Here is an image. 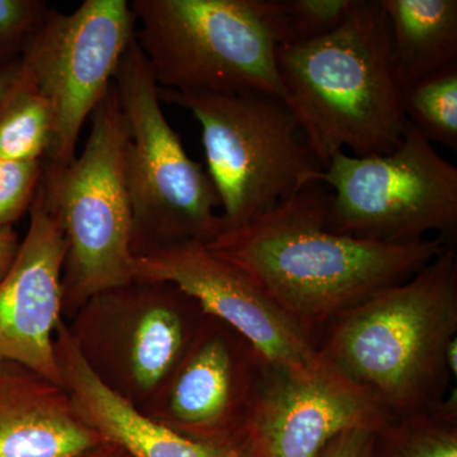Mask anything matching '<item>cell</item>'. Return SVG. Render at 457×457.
Segmentation results:
<instances>
[{"label":"cell","instance_id":"cell-1","mask_svg":"<svg viewBox=\"0 0 457 457\" xmlns=\"http://www.w3.org/2000/svg\"><path fill=\"white\" fill-rule=\"evenodd\" d=\"M330 198L328 186L314 183L206 245L315 338L343 312L413 278L450 243L436 237L386 245L333 233L326 225Z\"/></svg>","mask_w":457,"mask_h":457},{"label":"cell","instance_id":"cell-2","mask_svg":"<svg viewBox=\"0 0 457 457\" xmlns=\"http://www.w3.org/2000/svg\"><path fill=\"white\" fill-rule=\"evenodd\" d=\"M278 66L281 101L324 170L345 147L362 158L399 145L408 125L404 87L380 0H357L324 37L281 45Z\"/></svg>","mask_w":457,"mask_h":457},{"label":"cell","instance_id":"cell-3","mask_svg":"<svg viewBox=\"0 0 457 457\" xmlns=\"http://www.w3.org/2000/svg\"><path fill=\"white\" fill-rule=\"evenodd\" d=\"M456 338L457 254L450 242L413 278L343 312L317 339L321 360L396 420L446 399L453 380L447 348Z\"/></svg>","mask_w":457,"mask_h":457},{"label":"cell","instance_id":"cell-4","mask_svg":"<svg viewBox=\"0 0 457 457\" xmlns=\"http://www.w3.org/2000/svg\"><path fill=\"white\" fill-rule=\"evenodd\" d=\"M130 7L159 88L281 98V0H135Z\"/></svg>","mask_w":457,"mask_h":457},{"label":"cell","instance_id":"cell-5","mask_svg":"<svg viewBox=\"0 0 457 457\" xmlns=\"http://www.w3.org/2000/svg\"><path fill=\"white\" fill-rule=\"evenodd\" d=\"M88 140L64 168L44 164L41 186L68 243L62 318L99 293L135 279L132 212L123 155L128 130L116 87L90 116Z\"/></svg>","mask_w":457,"mask_h":457},{"label":"cell","instance_id":"cell-6","mask_svg":"<svg viewBox=\"0 0 457 457\" xmlns=\"http://www.w3.org/2000/svg\"><path fill=\"white\" fill-rule=\"evenodd\" d=\"M161 102L187 108L203 131L207 174L221 203L224 231L236 230L300 189L323 183L324 168L281 98L159 88Z\"/></svg>","mask_w":457,"mask_h":457},{"label":"cell","instance_id":"cell-7","mask_svg":"<svg viewBox=\"0 0 457 457\" xmlns=\"http://www.w3.org/2000/svg\"><path fill=\"white\" fill-rule=\"evenodd\" d=\"M128 130L123 170L135 257L183 242L210 245L224 230L220 198L165 119L149 62L137 38L113 77Z\"/></svg>","mask_w":457,"mask_h":457},{"label":"cell","instance_id":"cell-8","mask_svg":"<svg viewBox=\"0 0 457 457\" xmlns=\"http://www.w3.org/2000/svg\"><path fill=\"white\" fill-rule=\"evenodd\" d=\"M323 183L332 191L326 225L333 233L386 245L456 236L457 167L409 121L389 154L337 153Z\"/></svg>","mask_w":457,"mask_h":457},{"label":"cell","instance_id":"cell-9","mask_svg":"<svg viewBox=\"0 0 457 457\" xmlns=\"http://www.w3.org/2000/svg\"><path fill=\"white\" fill-rule=\"evenodd\" d=\"M204 317L176 285L134 279L90 297L66 326L98 380L141 409L179 366Z\"/></svg>","mask_w":457,"mask_h":457},{"label":"cell","instance_id":"cell-10","mask_svg":"<svg viewBox=\"0 0 457 457\" xmlns=\"http://www.w3.org/2000/svg\"><path fill=\"white\" fill-rule=\"evenodd\" d=\"M135 29L130 3L86 0L73 13L50 8L27 42L21 65L53 114L47 167L64 168L77 156L84 122L110 89Z\"/></svg>","mask_w":457,"mask_h":457},{"label":"cell","instance_id":"cell-11","mask_svg":"<svg viewBox=\"0 0 457 457\" xmlns=\"http://www.w3.org/2000/svg\"><path fill=\"white\" fill-rule=\"evenodd\" d=\"M266 369L245 337L204 315L179 366L139 411L192 441L240 444Z\"/></svg>","mask_w":457,"mask_h":457},{"label":"cell","instance_id":"cell-12","mask_svg":"<svg viewBox=\"0 0 457 457\" xmlns=\"http://www.w3.org/2000/svg\"><path fill=\"white\" fill-rule=\"evenodd\" d=\"M135 279L170 282L253 345L270 368L303 374L321 362L306 332L242 270L198 242L153 249L135 260Z\"/></svg>","mask_w":457,"mask_h":457},{"label":"cell","instance_id":"cell-13","mask_svg":"<svg viewBox=\"0 0 457 457\" xmlns=\"http://www.w3.org/2000/svg\"><path fill=\"white\" fill-rule=\"evenodd\" d=\"M394 420L368 390L323 360L303 374L267 365L246 436L253 457H318L342 433L383 432Z\"/></svg>","mask_w":457,"mask_h":457},{"label":"cell","instance_id":"cell-14","mask_svg":"<svg viewBox=\"0 0 457 457\" xmlns=\"http://www.w3.org/2000/svg\"><path fill=\"white\" fill-rule=\"evenodd\" d=\"M25 239L0 281V359L22 363L62 385L55 330L62 319V270L68 243L41 182Z\"/></svg>","mask_w":457,"mask_h":457},{"label":"cell","instance_id":"cell-15","mask_svg":"<svg viewBox=\"0 0 457 457\" xmlns=\"http://www.w3.org/2000/svg\"><path fill=\"white\" fill-rule=\"evenodd\" d=\"M54 347L62 386L78 416L102 440L116 445L129 456L253 457L249 440L227 446L189 440L108 389L84 362L64 319L57 324Z\"/></svg>","mask_w":457,"mask_h":457},{"label":"cell","instance_id":"cell-16","mask_svg":"<svg viewBox=\"0 0 457 457\" xmlns=\"http://www.w3.org/2000/svg\"><path fill=\"white\" fill-rule=\"evenodd\" d=\"M102 441L64 386L0 359V457H77Z\"/></svg>","mask_w":457,"mask_h":457},{"label":"cell","instance_id":"cell-17","mask_svg":"<svg viewBox=\"0 0 457 457\" xmlns=\"http://www.w3.org/2000/svg\"><path fill=\"white\" fill-rule=\"evenodd\" d=\"M403 87L457 64L456 0H380Z\"/></svg>","mask_w":457,"mask_h":457},{"label":"cell","instance_id":"cell-18","mask_svg":"<svg viewBox=\"0 0 457 457\" xmlns=\"http://www.w3.org/2000/svg\"><path fill=\"white\" fill-rule=\"evenodd\" d=\"M51 137L50 104L22 69L20 79L0 104V161L44 162Z\"/></svg>","mask_w":457,"mask_h":457},{"label":"cell","instance_id":"cell-19","mask_svg":"<svg viewBox=\"0 0 457 457\" xmlns=\"http://www.w3.org/2000/svg\"><path fill=\"white\" fill-rule=\"evenodd\" d=\"M380 457H457L456 390L437 407L394 420L380 432Z\"/></svg>","mask_w":457,"mask_h":457},{"label":"cell","instance_id":"cell-20","mask_svg":"<svg viewBox=\"0 0 457 457\" xmlns=\"http://www.w3.org/2000/svg\"><path fill=\"white\" fill-rule=\"evenodd\" d=\"M405 117L429 143L457 150V64L404 89Z\"/></svg>","mask_w":457,"mask_h":457},{"label":"cell","instance_id":"cell-21","mask_svg":"<svg viewBox=\"0 0 457 457\" xmlns=\"http://www.w3.org/2000/svg\"><path fill=\"white\" fill-rule=\"evenodd\" d=\"M285 41L303 44L324 37L343 25L357 0H281Z\"/></svg>","mask_w":457,"mask_h":457},{"label":"cell","instance_id":"cell-22","mask_svg":"<svg viewBox=\"0 0 457 457\" xmlns=\"http://www.w3.org/2000/svg\"><path fill=\"white\" fill-rule=\"evenodd\" d=\"M49 11L41 0H0V69L20 59Z\"/></svg>","mask_w":457,"mask_h":457},{"label":"cell","instance_id":"cell-23","mask_svg":"<svg viewBox=\"0 0 457 457\" xmlns=\"http://www.w3.org/2000/svg\"><path fill=\"white\" fill-rule=\"evenodd\" d=\"M44 173V162L0 161V228L13 227L31 207Z\"/></svg>","mask_w":457,"mask_h":457},{"label":"cell","instance_id":"cell-24","mask_svg":"<svg viewBox=\"0 0 457 457\" xmlns=\"http://www.w3.org/2000/svg\"><path fill=\"white\" fill-rule=\"evenodd\" d=\"M318 457H380V432L352 429L342 433Z\"/></svg>","mask_w":457,"mask_h":457},{"label":"cell","instance_id":"cell-25","mask_svg":"<svg viewBox=\"0 0 457 457\" xmlns=\"http://www.w3.org/2000/svg\"><path fill=\"white\" fill-rule=\"evenodd\" d=\"M20 237L13 227L0 228V281L7 275L20 251Z\"/></svg>","mask_w":457,"mask_h":457},{"label":"cell","instance_id":"cell-26","mask_svg":"<svg viewBox=\"0 0 457 457\" xmlns=\"http://www.w3.org/2000/svg\"><path fill=\"white\" fill-rule=\"evenodd\" d=\"M21 71H22V68H21L20 59L0 69V104H2L3 99L7 97L14 84L20 79Z\"/></svg>","mask_w":457,"mask_h":457},{"label":"cell","instance_id":"cell-27","mask_svg":"<svg viewBox=\"0 0 457 457\" xmlns=\"http://www.w3.org/2000/svg\"><path fill=\"white\" fill-rule=\"evenodd\" d=\"M77 457H130L122 449L116 445L110 444L107 441H102L98 446L93 447L92 450L87 451L82 455Z\"/></svg>","mask_w":457,"mask_h":457},{"label":"cell","instance_id":"cell-28","mask_svg":"<svg viewBox=\"0 0 457 457\" xmlns=\"http://www.w3.org/2000/svg\"><path fill=\"white\" fill-rule=\"evenodd\" d=\"M446 361H447V369H449L451 378H453V380H456V376H457V338L453 339V341L450 343L449 348H447Z\"/></svg>","mask_w":457,"mask_h":457}]
</instances>
